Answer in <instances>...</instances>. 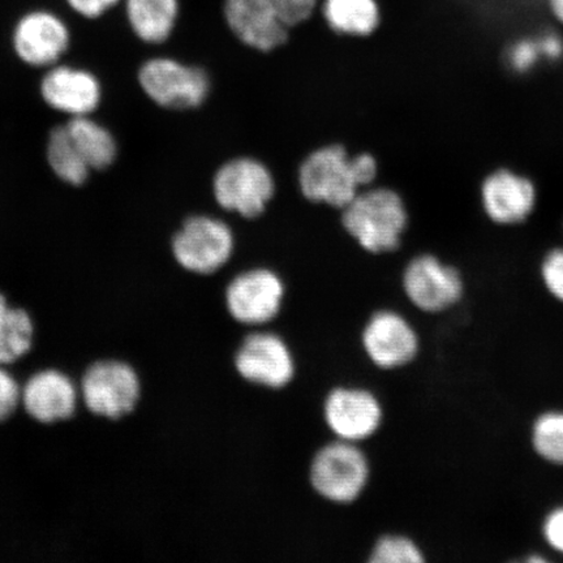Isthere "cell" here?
Instances as JSON below:
<instances>
[{
	"mask_svg": "<svg viewBox=\"0 0 563 563\" xmlns=\"http://www.w3.org/2000/svg\"><path fill=\"white\" fill-rule=\"evenodd\" d=\"M377 168V161L368 153L351 157L341 145L321 147L300 166L301 192L309 201L343 209L355 199L358 188L375 180Z\"/></svg>",
	"mask_w": 563,
	"mask_h": 563,
	"instance_id": "cell-1",
	"label": "cell"
},
{
	"mask_svg": "<svg viewBox=\"0 0 563 563\" xmlns=\"http://www.w3.org/2000/svg\"><path fill=\"white\" fill-rule=\"evenodd\" d=\"M316 0H224V18L244 45L272 52L288 38V30L309 19Z\"/></svg>",
	"mask_w": 563,
	"mask_h": 563,
	"instance_id": "cell-2",
	"label": "cell"
},
{
	"mask_svg": "<svg viewBox=\"0 0 563 563\" xmlns=\"http://www.w3.org/2000/svg\"><path fill=\"white\" fill-rule=\"evenodd\" d=\"M342 222L349 234L372 253L399 249L407 229L408 214L402 197L389 188L357 194L343 208Z\"/></svg>",
	"mask_w": 563,
	"mask_h": 563,
	"instance_id": "cell-3",
	"label": "cell"
},
{
	"mask_svg": "<svg viewBox=\"0 0 563 563\" xmlns=\"http://www.w3.org/2000/svg\"><path fill=\"white\" fill-rule=\"evenodd\" d=\"M369 477L367 457L354 442L340 440L322 448L311 468L313 488L323 498L349 504L362 495Z\"/></svg>",
	"mask_w": 563,
	"mask_h": 563,
	"instance_id": "cell-4",
	"label": "cell"
},
{
	"mask_svg": "<svg viewBox=\"0 0 563 563\" xmlns=\"http://www.w3.org/2000/svg\"><path fill=\"white\" fill-rule=\"evenodd\" d=\"M139 82L152 101L172 110L199 108L210 89L206 70L168 58L144 63L139 70Z\"/></svg>",
	"mask_w": 563,
	"mask_h": 563,
	"instance_id": "cell-5",
	"label": "cell"
},
{
	"mask_svg": "<svg viewBox=\"0 0 563 563\" xmlns=\"http://www.w3.org/2000/svg\"><path fill=\"white\" fill-rule=\"evenodd\" d=\"M234 251V235L227 223L195 216L183 223L173 239L176 262L186 271L211 274L227 264Z\"/></svg>",
	"mask_w": 563,
	"mask_h": 563,
	"instance_id": "cell-6",
	"label": "cell"
},
{
	"mask_svg": "<svg viewBox=\"0 0 563 563\" xmlns=\"http://www.w3.org/2000/svg\"><path fill=\"white\" fill-rule=\"evenodd\" d=\"M274 179L266 166L256 159L236 158L217 172L213 181L214 197L228 211L244 218L264 213L274 195Z\"/></svg>",
	"mask_w": 563,
	"mask_h": 563,
	"instance_id": "cell-7",
	"label": "cell"
},
{
	"mask_svg": "<svg viewBox=\"0 0 563 563\" xmlns=\"http://www.w3.org/2000/svg\"><path fill=\"white\" fill-rule=\"evenodd\" d=\"M82 397L89 411L109 419H121L135 410L140 379L129 364L115 361L91 365L82 377Z\"/></svg>",
	"mask_w": 563,
	"mask_h": 563,
	"instance_id": "cell-8",
	"label": "cell"
},
{
	"mask_svg": "<svg viewBox=\"0 0 563 563\" xmlns=\"http://www.w3.org/2000/svg\"><path fill=\"white\" fill-rule=\"evenodd\" d=\"M404 288L407 298L420 311L439 313L462 299L464 280L456 267L426 253L412 258L407 265Z\"/></svg>",
	"mask_w": 563,
	"mask_h": 563,
	"instance_id": "cell-9",
	"label": "cell"
},
{
	"mask_svg": "<svg viewBox=\"0 0 563 563\" xmlns=\"http://www.w3.org/2000/svg\"><path fill=\"white\" fill-rule=\"evenodd\" d=\"M481 201L489 221L498 227H518L537 209L538 189L528 176L498 168L485 176Z\"/></svg>",
	"mask_w": 563,
	"mask_h": 563,
	"instance_id": "cell-10",
	"label": "cell"
},
{
	"mask_svg": "<svg viewBox=\"0 0 563 563\" xmlns=\"http://www.w3.org/2000/svg\"><path fill=\"white\" fill-rule=\"evenodd\" d=\"M284 295V282L276 273L267 269L249 271L231 280L227 305L238 322L263 325L279 313Z\"/></svg>",
	"mask_w": 563,
	"mask_h": 563,
	"instance_id": "cell-11",
	"label": "cell"
},
{
	"mask_svg": "<svg viewBox=\"0 0 563 563\" xmlns=\"http://www.w3.org/2000/svg\"><path fill=\"white\" fill-rule=\"evenodd\" d=\"M235 367L246 382L271 389L290 384L295 372L291 351L280 336L272 333L246 336L236 352Z\"/></svg>",
	"mask_w": 563,
	"mask_h": 563,
	"instance_id": "cell-12",
	"label": "cell"
},
{
	"mask_svg": "<svg viewBox=\"0 0 563 563\" xmlns=\"http://www.w3.org/2000/svg\"><path fill=\"white\" fill-rule=\"evenodd\" d=\"M68 27L48 11H32L19 20L12 35L19 58L33 67L53 66L69 46Z\"/></svg>",
	"mask_w": 563,
	"mask_h": 563,
	"instance_id": "cell-13",
	"label": "cell"
},
{
	"mask_svg": "<svg viewBox=\"0 0 563 563\" xmlns=\"http://www.w3.org/2000/svg\"><path fill=\"white\" fill-rule=\"evenodd\" d=\"M363 344L371 361L384 369L404 367L419 350L418 335L410 322L391 311L373 314L365 327Z\"/></svg>",
	"mask_w": 563,
	"mask_h": 563,
	"instance_id": "cell-14",
	"label": "cell"
},
{
	"mask_svg": "<svg viewBox=\"0 0 563 563\" xmlns=\"http://www.w3.org/2000/svg\"><path fill=\"white\" fill-rule=\"evenodd\" d=\"M325 420L340 440L361 441L377 431L383 420V408L372 393L341 387L329 394Z\"/></svg>",
	"mask_w": 563,
	"mask_h": 563,
	"instance_id": "cell-15",
	"label": "cell"
},
{
	"mask_svg": "<svg viewBox=\"0 0 563 563\" xmlns=\"http://www.w3.org/2000/svg\"><path fill=\"white\" fill-rule=\"evenodd\" d=\"M41 95L51 108L75 118L87 117L98 108L102 89L88 70L60 66L48 70Z\"/></svg>",
	"mask_w": 563,
	"mask_h": 563,
	"instance_id": "cell-16",
	"label": "cell"
},
{
	"mask_svg": "<svg viewBox=\"0 0 563 563\" xmlns=\"http://www.w3.org/2000/svg\"><path fill=\"white\" fill-rule=\"evenodd\" d=\"M21 399L33 419L52 424L73 417L77 393L69 377L48 369L37 373L26 383Z\"/></svg>",
	"mask_w": 563,
	"mask_h": 563,
	"instance_id": "cell-17",
	"label": "cell"
},
{
	"mask_svg": "<svg viewBox=\"0 0 563 563\" xmlns=\"http://www.w3.org/2000/svg\"><path fill=\"white\" fill-rule=\"evenodd\" d=\"M126 19L133 33L146 44H162L174 31L178 0H126Z\"/></svg>",
	"mask_w": 563,
	"mask_h": 563,
	"instance_id": "cell-18",
	"label": "cell"
},
{
	"mask_svg": "<svg viewBox=\"0 0 563 563\" xmlns=\"http://www.w3.org/2000/svg\"><path fill=\"white\" fill-rule=\"evenodd\" d=\"M66 129L89 168L103 170L117 158V143L101 124L87 117H75Z\"/></svg>",
	"mask_w": 563,
	"mask_h": 563,
	"instance_id": "cell-19",
	"label": "cell"
},
{
	"mask_svg": "<svg viewBox=\"0 0 563 563\" xmlns=\"http://www.w3.org/2000/svg\"><path fill=\"white\" fill-rule=\"evenodd\" d=\"M323 16L334 32L354 37H367L379 24L376 0H325Z\"/></svg>",
	"mask_w": 563,
	"mask_h": 563,
	"instance_id": "cell-20",
	"label": "cell"
},
{
	"mask_svg": "<svg viewBox=\"0 0 563 563\" xmlns=\"http://www.w3.org/2000/svg\"><path fill=\"white\" fill-rule=\"evenodd\" d=\"M33 322L24 309L12 308L0 294V365L19 361L32 347Z\"/></svg>",
	"mask_w": 563,
	"mask_h": 563,
	"instance_id": "cell-21",
	"label": "cell"
},
{
	"mask_svg": "<svg viewBox=\"0 0 563 563\" xmlns=\"http://www.w3.org/2000/svg\"><path fill=\"white\" fill-rule=\"evenodd\" d=\"M47 161L54 174L70 186H81L88 179L90 168L77 151L66 125L55 126L48 136Z\"/></svg>",
	"mask_w": 563,
	"mask_h": 563,
	"instance_id": "cell-22",
	"label": "cell"
},
{
	"mask_svg": "<svg viewBox=\"0 0 563 563\" xmlns=\"http://www.w3.org/2000/svg\"><path fill=\"white\" fill-rule=\"evenodd\" d=\"M532 443L543 460L563 466V412L540 415L532 428Z\"/></svg>",
	"mask_w": 563,
	"mask_h": 563,
	"instance_id": "cell-23",
	"label": "cell"
},
{
	"mask_svg": "<svg viewBox=\"0 0 563 563\" xmlns=\"http://www.w3.org/2000/svg\"><path fill=\"white\" fill-rule=\"evenodd\" d=\"M424 560L412 540L397 534L379 540L371 555L372 563H421Z\"/></svg>",
	"mask_w": 563,
	"mask_h": 563,
	"instance_id": "cell-24",
	"label": "cell"
},
{
	"mask_svg": "<svg viewBox=\"0 0 563 563\" xmlns=\"http://www.w3.org/2000/svg\"><path fill=\"white\" fill-rule=\"evenodd\" d=\"M541 278L549 294L563 302V246L547 253L541 263Z\"/></svg>",
	"mask_w": 563,
	"mask_h": 563,
	"instance_id": "cell-25",
	"label": "cell"
},
{
	"mask_svg": "<svg viewBox=\"0 0 563 563\" xmlns=\"http://www.w3.org/2000/svg\"><path fill=\"white\" fill-rule=\"evenodd\" d=\"M538 41L522 40L514 44L509 52V63L512 70L527 74L538 65L540 58Z\"/></svg>",
	"mask_w": 563,
	"mask_h": 563,
	"instance_id": "cell-26",
	"label": "cell"
},
{
	"mask_svg": "<svg viewBox=\"0 0 563 563\" xmlns=\"http://www.w3.org/2000/svg\"><path fill=\"white\" fill-rule=\"evenodd\" d=\"M21 399L20 387L9 372L0 367V421L15 412Z\"/></svg>",
	"mask_w": 563,
	"mask_h": 563,
	"instance_id": "cell-27",
	"label": "cell"
},
{
	"mask_svg": "<svg viewBox=\"0 0 563 563\" xmlns=\"http://www.w3.org/2000/svg\"><path fill=\"white\" fill-rule=\"evenodd\" d=\"M547 543L555 552L563 553V506L549 512L543 526Z\"/></svg>",
	"mask_w": 563,
	"mask_h": 563,
	"instance_id": "cell-28",
	"label": "cell"
},
{
	"mask_svg": "<svg viewBox=\"0 0 563 563\" xmlns=\"http://www.w3.org/2000/svg\"><path fill=\"white\" fill-rule=\"evenodd\" d=\"M66 2L80 16L97 19L111 10L119 0H66Z\"/></svg>",
	"mask_w": 563,
	"mask_h": 563,
	"instance_id": "cell-29",
	"label": "cell"
},
{
	"mask_svg": "<svg viewBox=\"0 0 563 563\" xmlns=\"http://www.w3.org/2000/svg\"><path fill=\"white\" fill-rule=\"evenodd\" d=\"M541 56L549 60H559L563 55V41L554 33L545 34L538 41Z\"/></svg>",
	"mask_w": 563,
	"mask_h": 563,
	"instance_id": "cell-30",
	"label": "cell"
},
{
	"mask_svg": "<svg viewBox=\"0 0 563 563\" xmlns=\"http://www.w3.org/2000/svg\"><path fill=\"white\" fill-rule=\"evenodd\" d=\"M551 7L554 16L563 24V0H551Z\"/></svg>",
	"mask_w": 563,
	"mask_h": 563,
	"instance_id": "cell-31",
	"label": "cell"
}]
</instances>
